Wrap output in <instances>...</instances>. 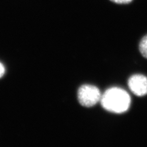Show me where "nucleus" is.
Wrapping results in <instances>:
<instances>
[{
	"label": "nucleus",
	"instance_id": "1",
	"mask_svg": "<svg viewBox=\"0 0 147 147\" xmlns=\"http://www.w3.org/2000/svg\"><path fill=\"white\" fill-rule=\"evenodd\" d=\"M101 104L106 110L116 113H122L129 110L131 103L129 94L124 89L112 87L101 95Z\"/></svg>",
	"mask_w": 147,
	"mask_h": 147
},
{
	"label": "nucleus",
	"instance_id": "6",
	"mask_svg": "<svg viewBox=\"0 0 147 147\" xmlns=\"http://www.w3.org/2000/svg\"><path fill=\"white\" fill-rule=\"evenodd\" d=\"M5 73V68L4 65L0 62V78H2Z\"/></svg>",
	"mask_w": 147,
	"mask_h": 147
},
{
	"label": "nucleus",
	"instance_id": "3",
	"mask_svg": "<svg viewBox=\"0 0 147 147\" xmlns=\"http://www.w3.org/2000/svg\"><path fill=\"white\" fill-rule=\"evenodd\" d=\"M128 86L132 92L138 96L147 94V78L143 75L135 74L128 80Z\"/></svg>",
	"mask_w": 147,
	"mask_h": 147
},
{
	"label": "nucleus",
	"instance_id": "4",
	"mask_svg": "<svg viewBox=\"0 0 147 147\" xmlns=\"http://www.w3.org/2000/svg\"><path fill=\"white\" fill-rule=\"evenodd\" d=\"M139 49L142 56L147 59V35L141 39L139 45Z\"/></svg>",
	"mask_w": 147,
	"mask_h": 147
},
{
	"label": "nucleus",
	"instance_id": "2",
	"mask_svg": "<svg viewBox=\"0 0 147 147\" xmlns=\"http://www.w3.org/2000/svg\"><path fill=\"white\" fill-rule=\"evenodd\" d=\"M78 100L81 105L86 107H92L100 101L101 95L96 87L85 84L80 87L78 90Z\"/></svg>",
	"mask_w": 147,
	"mask_h": 147
},
{
	"label": "nucleus",
	"instance_id": "5",
	"mask_svg": "<svg viewBox=\"0 0 147 147\" xmlns=\"http://www.w3.org/2000/svg\"><path fill=\"white\" fill-rule=\"evenodd\" d=\"M117 3H128L131 2L132 0H111Z\"/></svg>",
	"mask_w": 147,
	"mask_h": 147
}]
</instances>
